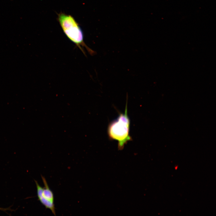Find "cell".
<instances>
[{
  "mask_svg": "<svg viewBox=\"0 0 216 216\" xmlns=\"http://www.w3.org/2000/svg\"><path fill=\"white\" fill-rule=\"evenodd\" d=\"M58 20L62 30L67 38L74 44L86 55L83 49L85 48L91 54L94 53L84 40L82 31L79 24L71 16L61 13L58 14Z\"/></svg>",
  "mask_w": 216,
  "mask_h": 216,
  "instance_id": "1",
  "label": "cell"
},
{
  "mask_svg": "<svg viewBox=\"0 0 216 216\" xmlns=\"http://www.w3.org/2000/svg\"><path fill=\"white\" fill-rule=\"evenodd\" d=\"M127 103L124 113H120L118 118L109 124L108 133L110 139L118 142V148L122 150L125 144L132 140L129 134L130 120L127 114Z\"/></svg>",
  "mask_w": 216,
  "mask_h": 216,
  "instance_id": "2",
  "label": "cell"
},
{
  "mask_svg": "<svg viewBox=\"0 0 216 216\" xmlns=\"http://www.w3.org/2000/svg\"><path fill=\"white\" fill-rule=\"evenodd\" d=\"M44 187L41 186L36 180L37 195L39 200L46 209L51 210L52 214L56 215L55 208L54 204V195L53 192L50 189L45 177L41 175Z\"/></svg>",
  "mask_w": 216,
  "mask_h": 216,
  "instance_id": "3",
  "label": "cell"
},
{
  "mask_svg": "<svg viewBox=\"0 0 216 216\" xmlns=\"http://www.w3.org/2000/svg\"><path fill=\"white\" fill-rule=\"evenodd\" d=\"M0 210H3V211H6L7 210H10V209L8 208H0Z\"/></svg>",
  "mask_w": 216,
  "mask_h": 216,
  "instance_id": "4",
  "label": "cell"
}]
</instances>
